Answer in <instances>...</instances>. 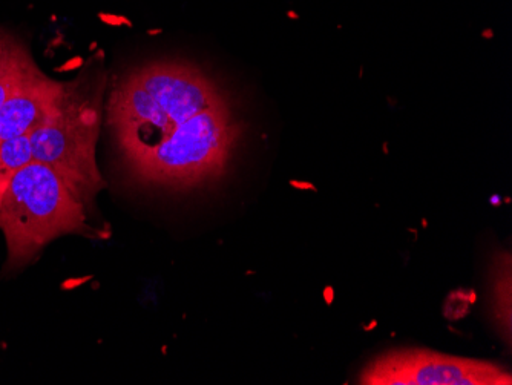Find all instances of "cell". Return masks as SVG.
I'll list each match as a JSON object with an SVG mask.
<instances>
[{
  "label": "cell",
  "instance_id": "cell-1",
  "mask_svg": "<svg viewBox=\"0 0 512 385\" xmlns=\"http://www.w3.org/2000/svg\"><path fill=\"white\" fill-rule=\"evenodd\" d=\"M200 68L180 62L142 66L123 80L108 105V125L128 166L154 151L183 123L226 103Z\"/></svg>",
  "mask_w": 512,
  "mask_h": 385
},
{
  "label": "cell",
  "instance_id": "cell-2",
  "mask_svg": "<svg viewBox=\"0 0 512 385\" xmlns=\"http://www.w3.org/2000/svg\"><path fill=\"white\" fill-rule=\"evenodd\" d=\"M86 208L50 166H23L0 198V231L8 249V270L22 269L63 235L91 234Z\"/></svg>",
  "mask_w": 512,
  "mask_h": 385
},
{
  "label": "cell",
  "instance_id": "cell-3",
  "mask_svg": "<svg viewBox=\"0 0 512 385\" xmlns=\"http://www.w3.org/2000/svg\"><path fill=\"white\" fill-rule=\"evenodd\" d=\"M102 85L65 83L50 117L30 134L33 160L53 168L88 208L105 186L96 160Z\"/></svg>",
  "mask_w": 512,
  "mask_h": 385
},
{
  "label": "cell",
  "instance_id": "cell-4",
  "mask_svg": "<svg viewBox=\"0 0 512 385\" xmlns=\"http://www.w3.org/2000/svg\"><path fill=\"white\" fill-rule=\"evenodd\" d=\"M240 137L229 103L200 112L154 151L129 166L134 177L161 188H197L220 178Z\"/></svg>",
  "mask_w": 512,
  "mask_h": 385
},
{
  "label": "cell",
  "instance_id": "cell-5",
  "mask_svg": "<svg viewBox=\"0 0 512 385\" xmlns=\"http://www.w3.org/2000/svg\"><path fill=\"white\" fill-rule=\"evenodd\" d=\"M365 385H511L496 362L460 358L425 349H394L368 362L358 378Z\"/></svg>",
  "mask_w": 512,
  "mask_h": 385
},
{
  "label": "cell",
  "instance_id": "cell-6",
  "mask_svg": "<svg viewBox=\"0 0 512 385\" xmlns=\"http://www.w3.org/2000/svg\"><path fill=\"white\" fill-rule=\"evenodd\" d=\"M65 83L56 82L40 71L0 106V142L30 135L53 112Z\"/></svg>",
  "mask_w": 512,
  "mask_h": 385
},
{
  "label": "cell",
  "instance_id": "cell-7",
  "mask_svg": "<svg viewBox=\"0 0 512 385\" xmlns=\"http://www.w3.org/2000/svg\"><path fill=\"white\" fill-rule=\"evenodd\" d=\"M39 73L27 48L13 37H8L7 45L0 54V106Z\"/></svg>",
  "mask_w": 512,
  "mask_h": 385
},
{
  "label": "cell",
  "instance_id": "cell-8",
  "mask_svg": "<svg viewBox=\"0 0 512 385\" xmlns=\"http://www.w3.org/2000/svg\"><path fill=\"white\" fill-rule=\"evenodd\" d=\"M31 162H33V151H31L30 135L0 142V198L14 175Z\"/></svg>",
  "mask_w": 512,
  "mask_h": 385
},
{
  "label": "cell",
  "instance_id": "cell-9",
  "mask_svg": "<svg viewBox=\"0 0 512 385\" xmlns=\"http://www.w3.org/2000/svg\"><path fill=\"white\" fill-rule=\"evenodd\" d=\"M8 36H4V34L0 33V54L4 51L5 45H7Z\"/></svg>",
  "mask_w": 512,
  "mask_h": 385
}]
</instances>
